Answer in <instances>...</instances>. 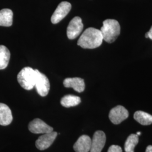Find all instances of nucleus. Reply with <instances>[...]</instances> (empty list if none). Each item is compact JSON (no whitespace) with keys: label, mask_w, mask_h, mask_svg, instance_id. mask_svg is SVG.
<instances>
[{"label":"nucleus","mask_w":152,"mask_h":152,"mask_svg":"<svg viewBox=\"0 0 152 152\" xmlns=\"http://www.w3.org/2000/svg\"><path fill=\"white\" fill-rule=\"evenodd\" d=\"M29 130L36 134H46L53 131V128L46 124L42 120L36 118L32 121L28 125Z\"/></svg>","instance_id":"6e6552de"},{"label":"nucleus","mask_w":152,"mask_h":152,"mask_svg":"<svg viewBox=\"0 0 152 152\" xmlns=\"http://www.w3.org/2000/svg\"><path fill=\"white\" fill-rule=\"evenodd\" d=\"M106 142V136L102 131H97L94 134L91 139L90 152H101Z\"/></svg>","instance_id":"9d476101"},{"label":"nucleus","mask_w":152,"mask_h":152,"mask_svg":"<svg viewBox=\"0 0 152 152\" xmlns=\"http://www.w3.org/2000/svg\"><path fill=\"white\" fill-rule=\"evenodd\" d=\"M36 78V69L34 70L29 66L23 68L17 76V80L19 85L27 90H31L34 87Z\"/></svg>","instance_id":"7ed1b4c3"},{"label":"nucleus","mask_w":152,"mask_h":152,"mask_svg":"<svg viewBox=\"0 0 152 152\" xmlns=\"http://www.w3.org/2000/svg\"><path fill=\"white\" fill-rule=\"evenodd\" d=\"M147 33H148V34L149 38H150V39H152V26L151 28V29L149 30V31Z\"/></svg>","instance_id":"aec40b11"},{"label":"nucleus","mask_w":152,"mask_h":152,"mask_svg":"<svg viewBox=\"0 0 152 152\" xmlns=\"http://www.w3.org/2000/svg\"><path fill=\"white\" fill-rule=\"evenodd\" d=\"M145 37H146V38H149V37H148V33H146V34H145Z\"/></svg>","instance_id":"5701e85b"},{"label":"nucleus","mask_w":152,"mask_h":152,"mask_svg":"<svg viewBox=\"0 0 152 152\" xmlns=\"http://www.w3.org/2000/svg\"><path fill=\"white\" fill-rule=\"evenodd\" d=\"M108 152H122V150L121 147L118 145H112V146L109 148Z\"/></svg>","instance_id":"6ab92c4d"},{"label":"nucleus","mask_w":152,"mask_h":152,"mask_svg":"<svg viewBox=\"0 0 152 152\" xmlns=\"http://www.w3.org/2000/svg\"><path fill=\"white\" fill-rule=\"evenodd\" d=\"M72 5L66 1H63L58 6L51 18L53 24H57L62 20L71 11Z\"/></svg>","instance_id":"423d86ee"},{"label":"nucleus","mask_w":152,"mask_h":152,"mask_svg":"<svg viewBox=\"0 0 152 152\" xmlns=\"http://www.w3.org/2000/svg\"><path fill=\"white\" fill-rule=\"evenodd\" d=\"M134 118L137 122L142 125L146 126L152 124V115L142 111H136L134 115Z\"/></svg>","instance_id":"f3484780"},{"label":"nucleus","mask_w":152,"mask_h":152,"mask_svg":"<svg viewBox=\"0 0 152 152\" xmlns=\"http://www.w3.org/2000/svg\"><path fill=\"white\" fill-rule=\"evenodd\" d=\"M91 147V139L87 135L80 136L73 145L76 152H89Z\"/></svg>","instance_id":"9b49d317"},{"label":"nucleus","mask_w":152,"mask_h":152,"mask_svg":"<svg viewBox=\"0 0 152 152\" xmlns=\"http://www.w3.org/2000/svg\"><path fill=\"white\" fill-rule=\"evenodd\" d=\"M37 78L34 87L38 94L41 96H46L49 94L50 84L48 78L44 74L36 69Z\"/></svg>","instance_id":"20e7f679"},{"label":"nucleus","mask_w":152,"mask_h":152,"mask_svg":"<svg viewBox=\"0 0 152 152\" xmlns=\"http://www.w3.org/2000/svg\"><path fill=\"white\" fill-rule=\"evenodd\" d=\"M83 28V24L81 18L76 16L71 20L66 29V34L68 38L73 39L77 38L82 32Z\"/></svg>","instance_id":"39448f33"},{"label":"nucleus","mask_w":152,"mask_h":152,"mask_svg":"<svg viewBox=\"0 0 152 152\" xmlns=\"http://www.w3.org/2000/svg\"><path fill=\"white\" fill-rule=\"evenodd\" d=\"M145 152H152V145L148 146Z\"/></svg>","instance_id":"412c9836"},{"label":"nucleus","mask_w":152,"mask_h":152,"mask_svg":"<svg viewBox=\"0 0 152 152\" xmlns=\"http://www.w3.org/2000/svg\"><path fill=\"white\" fill-rule=\"evenodd\" d=\"M57 135V132L55 131L44 134L39 136L36 141V147L40 151H44L49 148L54 141Z\"/></svg>","instance_id":"1a4fd4ad"},{"label":"nucleus","mask_w":152,"mask_h":152,"mask_svg":"<svg viewBox=\"0 0 152 152\" xmlns=\"http://www.w3.org/2000/svg\"><path fill=\"white\" fill-rule=\"evenodd\" d=\"M136 135H137V136H140V135H141V132H137V134H136Z\"/></svg>","instance_id":"4be33fe9"},{"label":"nucleus","mask_w":152,"mask_h":152,"mask_svg":"<svg viewBox=\"0 0 152 152\" xmlns=\"http://www.w3.org/2000/svg\"><path fill=\"white\" fill-rule=\"evenodd\" d=\"M139 142V137L136 134H131L125 142V150L126 152H134V148Z\"/></svg>","instance_id":"a211bd4d"},{"label":"nucleus","mask_w":152,"mask_h":152,"mask_svg":"<svg viewBox=\"0 0 152 152\" xmlns=\"http://www.w3.org/2000/svg\"><path fill=\"white\" fill-rule=\"evenodd\" d=\"M103 40L108 43H112L120 35L121 28L118 21L114 19H107L100 29Z\"/></svg>","instance_id":"f03ea898"},{"label":"nucleus","mask_w":152,"mask_h":152,"mask_svg":"<svg viewBox=\"0 0 152 152\" xmlns=\"http://www.w3.org/2000/svg\"><path fill=\"white\" fill-rule=\"evenodd\" d=\"M63 85L66 88H73L78 92H83L85 88L84 80L79 77L65 78Z\"/></svg>","instance_id":"f8f14e48"},{"label":"nucleus","mask_w":152,"mask_h":152,"mask_svg":"<svg viewBox=\"0 0 152 152\" xmlns=\"http://www.w3.org/2000/svg\"><path fill=\"white\" fill-rule=\"evenodd\" d=\"M103 40V36L100 29L88 28L82 34L77 45L83 49H95L102 44Z\"/></svg>","instance_id":"f257e3e1"},{"label":"nucleus","mask_w":152,"mask_h":152,"mask_svg":"<svg viewBox=\"0 0 152 152\" xmlns=\"http://www.w3.org/2000/svg\"><path fill=\"white\" fill-rule=\"evenodd\" d=\"M81 102V98L80 97L73 95H67L61 99L60 103L64 107L69 108L78 105Z\"/></svg>","instance_id":"dca6fc26"},{"label":"nucleus","mask_w":152,"mask_h":152,"mask_svg":"<svg viewBox=\"0 0 152 152\" xmlns=\"http://www.w3.org/2000/svg\"><path fill=\"white\" fill-rule=\"evenodd\" d=\"M129 117L128 110L121 105L112 109L109 114V118L114 125H118Z\"/></svg>","instance_id":"0eeeda50"},{"label":"nucleus","mask_w":152,"mask_h":152,"mask_svg":"<svg viewBox=\"0 0 152 152\" xmlns=\"http://www.w3.org/2000/svg\"><path fill=\"white\" fill-rule=\"evenodd\" d=\"M12 121L11 109L5 104L0 103V125H9Z\"/></svg>","instance_id":"ddd939ff"},{"label":"nucleus","mask_w":152,"mask_h":152,"mask_svg":"<svg viewBox=\"0 0 152 152\" xmlns=\"http://www.w3.org/2000/svg\"><path fill=\"white\" fill-rule=\"evenodd\" d=\"M10 59V53L9 49L4 45H0V70L7 66Z\"/></svg>","instance_id":"2eb2a0df"},{"label":"nucleus","mask_w":152,"mask_h":152,"mask_svg":"<svg viewBox=\"0 0 152 152\" xmlns=\"http://www.w3.org/2000/svg\"><path fill=\"white\" fill-rule=\"evenodd\" d=\"M13 12L10 9H4L0 10V26L10 27L12 24Z\"/></svg>","instance_id":"4468645a"}]
</instances>
